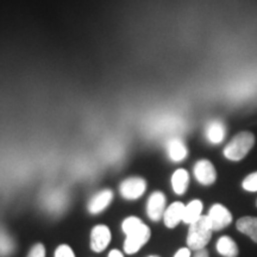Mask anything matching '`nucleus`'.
<instances>
[{
  "instance_id": "1",
  "label": "nucleus",
  "mask_w": 257,
  "mask_h": 257,
  "mask_svg": "<svg viewBox=\"0 0 257 257\" xmlns=\"http://www.w3.org/2000/svg\"><path fill=\"white\" fill-rule=\"evenodd\" d=\"M121 229L126 234L124 242V251L133 255L136 253L150 238V229L140 218L128 217L121 224Z\"/></svg>"
},
{
  "instance_id": "10",
  "label": "nucleus",
  "mask_w": 257,
  "mask_h": 257,
  "mask_svg": "<svg viewBox=\"0 0 257 257\" xmlns=\"http://www.w3.org/2000/svg\"><path fill=\"white\" fill-rule=\"evenodd\" d=\"M185 205L182 202H173L168 208H166L165 214H163V220L167 227L174 229L180 221L184 219Z\"/></svg>"
},
{
  "instance_id": "25",
  "label": "nucleus",
  "mask_w": 257,
  "mask_h": 257,
  "mask_svg": "<svg viewBox=\"0 0 257 257\" xmlns=\"http://www.w3.org/2000/svg\"><path fill=\"white\" fill-rule=\"evenodd\" d=\"M256 205H257V201H256Z\"/></svg>"
},
{
  "instance_id": "4",
  "label": "nucleus",
  "mask_w": 257,
  "mask_h": 257,
  "mask_svg": "<svg viewBox=\"0 0 257 257\" xmlns=\"http://www.w3.org/2000/svg\"><path fill=\"white\" fill-rule=\"evenodd\" d=\"M147 189V182L142 178H130L124 180L119 186L121 197L126 200H136L142 197Z\"/></svg>"
},
{
  "instance_id": "22",
  "label": "nucleus",
  "mask_w": 257,
  "mask_h": 257,
  "mask_svg": "<svg viewBox=\"0 0 257 257\" xmlns=\"http://www.w3.org/2000/svg\"><path fill=\"white\" fill-rule=\"evenodd\" d=\"M194 257H210V255H208L207 250L201 249V250H197V252H195Z\"/></svg>"
},
{
  "instance_id": "13",
  "label": "nucleus",
  "mask_w": 257,
  "mask_h": 257,
  "mask_svg": "<svg viewBox=\"0 0 257 257\" xmlns=\"http://www.w3.org/2000/svg\"><path fill=\"white\" fill-rule=\"evenodd\" d=\"M217 251L224 257H237L238 246L229 236H223L217 242Z\"/></svg>"
},
{
  "instance_id": "12",
  "label": "nucleus",
  "mask_w": 257,
  "mask_h": 257,
  "mask_svg": "<svg viewBox=\"0 0 257 257\" xmlns=\"http://www.w3.org/2000/svg\"><path fill=\"white\" fill-rule=\"evenodd\" d=\"M237 230L257 243V217H242L237 220Z\"/></svg>"
},
{
  "instance_id": "18",
  "label": "nucleus",
  "mask_w": 257,
  "mask_h": 257,
  "mask_svg": "<svg viewBox=\"0 0 257 257\" xmlns=\"http://www.w3.org/2000/svg\"><path fill=\"white\" fill-rule=\"evenodd\" d=\"M243 188L248 192H257V172L251 173L244 179Z\"/></svg>"
},
{
  "instance_id": "16",
  "label": "nucleus",
  "mask_w": 257,
  "mask_h": 257,
  "mask_svg": "<svg viewBox=\"0 0 257 257\" xmlns=\"http://www.w3.org/2000/svg\"><path fill=\"white\" fill-rule=\"evenodd\" d=\"M202 202L200 200H193L189 202L187 206H185L184 219L182 221L186 224H192L201 217Z\"/></svg>"
},
{
  "instance_id": "9",
  "label": "nucleus",
  "mask_w": 257,
  "mask_h": 257,
  "mask_svg": "<svg viewBox=\"0 0 257 257\" xmlns=\"http://www.w3.org/2000/svg\"><path fill=\"white\" fill-rule=\"evenodd\" d=\"M112 199H113V193L110 189H104V191L98 192L96 194L93 195L88 202V212L91 214L100 213L111 204Z\"/></svg>"
},
{
  "instance_id": "5",
  "label": "nucleus",
  "mask_w": 257,
  "mask_h": 257,
  "mask_svg": "<svg viewBox=\"0 0 257 257\" xmlns=\"http://www.w3.org/2000/svg\"><path fill=\"white\" fill-rule=\"evenodd\" d=\"M207 217L213 231L223 230L226 226H229L231 221H232V214L230 213V211L226 207L220 204L213 205L210 208Z\"/></svg>"
},
{
  "instance_id": "2",
  "label": "nucleus",
  "mask_w": 257,
  "mask_h": 257,
  "mask_svg": "<svg viewBox=\"0 0 257 257\" xmlns=\"http://www.w3.org/2000/svg\"><path fill=\"white\" fill-rule=\"evenodd\" d=\"M212 226L207 216H201L194 223L189 224L187 245L192 250H201L207 245L212 237Z\"/></svg>"
},
{
  "instance_id": "19",
  "label": "nucleus",
  "mask_w": 257,
  "mask_h": 257,
  "mask_svg": "<svg viewBox=\"0 0 257 257\" xmlns=\"http://www.w3.org/2000/svg\"><path fill=\"white\" fill-rule=\"evenodd\" d=\"M55 257H75V253L67 244H62V245L57 246L55 250Z\"/></svg>"
},
{
  "instance_id": "14",
  "label": "nucleus",
  "mask_w": 257,
  "mask_h": 257,
  "mask_svg": "<svg viewBox=\"0 0 257 257\" xmlns=\"http://www.w3.org/2000/svg\"><path fill=\"white\" fill-rule=\"evenodd\" d=\"M188 184H189V175L187 170L185 169L175 170L174 174L172 176V186L176 194L179 195L184 194V193L187 191Z\"/></svg>"
},
{
  "instance_id": "8",
  "label": "nucleus",
  "mask_w": 257,
  "mask_h": 257,
  "mask_svg": "<svg viewBox=\"0 0 257 257\" xmlns=\"http://www.w3.org/2000/svg\"><path fill=\"white\" fill-rule=\"evenodd\" d=\"M111 231L106 225H96L91 232V248L93 251L101 252L111 242Z\"/></svg>"
},
{
  "instance_id": "20",
  "label": "nucleus",
  "mask_w": 257,
  "mask_h": 257,
  "mask_svg": "<svg viewBox=\"0 0 257 257\" xmlns=\"http://www.w3.org/2000/svg\"><path fill=\"white\" fill-rule=\"evenodd\" d=\"M28 257H46V248H44L43 244L38 243L32 246Z\"/></svg>"
},
{
  "instance_id": "17",
  "label": "nucleus",
  "mask_w": 257,
  "mask_h": 257,
  "mask_svg": "<svg viewBox=\"0 0 257 257\" xmlns=\"http://www.w3.org/2000/svg\"><path fill=\"white\" fill-rule=\"evenodd\" d=\"M14 249L12 240L5 233L0 232V256H6Z\"/></svg>"
},
{
  "instance_id": "3",
  "label": "nucleus",
  "mask_w": 257,
  "mask_h": 257,
  "mask_svg": "<svg viewBox=\"0 0 257 257\" xmlns=\"http://www.w3.org/2000/svg\"><path fill=\"white\" fill-rule=\"evenodd\" d=\"M255 144V137L249 131H243L236 135L229 144L225 147L224 156L230 161H240L248 155Z\"/></svg>"
},
{
  "instance_id": "23",
  "label": "nucleus",
  "mask_w": 257,
  "mask_h": 257,
  "mask_svg": "<svg viewBox=\"0 0 257 257\" xmlns=\"http://www.w3.org/2000/svg\"><path fill=\"white\" fill-rule=\"evenodd\" d=\"M108 257H124V256L119 250H112V251L108 253Z\"/></svg>"
},
{
  "instance_id": "24",
  "label": "nucleus",
  "mask_w": 257,
  "mask_h": 257,
  "mask_svg": "<svg viewBox=\"0 0 257 257\" xmlns=\"http://www.w3.org/2000/svg\"><path fill=\"white\" fill-rule=\"evenodd\" d=\"M149 257H159V256H149Z\"/></svg>"
},
{
  "instance_id": "11",
  "label": "nucleus",
  "mask_w": 257,
  "mask_h": 257,
  "mask_svg": "<svg viewBox=\"0 0 257 257\" xmlns=\"http://www.w3.org/2000/svg\"><path fill=\"white\" fill-rule=\"evenodd\" d=\"M168 149V156L173 162H181L187 157V148H186L185 143L182 142L179 138H174V140H170L167 146Z\"/></svg>"
},
{
  "instance_id": "7",
  "label": "nucleus",
  "mask_w": 257,
  "mask_h": 257,
  "mask_svg": "<svg viewBox=\"0 0 257 257\" xmlns=\"http://www.w3.org/2000/svg\"><path fill=\"white\" fill-rule=\"evenodd\" d=\"M166 211V197L162 192L152 193L147 204L148 217L154 221H159Z\"/></svg>"
},
{
  "instance_id": "6",
  "label": "nucleus",
  "mask_w": 257,
  "mask_h": 257,
  "mask_svg": "<svg viewBox=\"0 0 257 257\" xmlns=\"http://www.w3.org/2000/svg\"><path fill=\"white\" fill-rule=\"evenodd\" d=\"M194 175L201 185L210 186L217 179V172L211 161L200 160L194 166Z\"/></svg>"
},
{
  "instance_id": "15",
  "label": "nucleus",
  "mask_w": 257,
  "mask_h": 257,
  "mask_svg": "<svg viewBox=\"0 0 257 257\" xmlns=\"http://www.w3.org/2000/svg\"><path fill=\"white\" fill-rule=\"evenodd\" d=\"M206 137L212 144H219L225 137V126L219 120H213L207 125Z\"/></svg>"
},
{
  "instance_id": "21",
  "label": "nucleus",
  "mask_w": 257,
  "mask_h": 257,
  "mask_svg": "<svg viewBox=\"0 0 257 257\" xmlns=\"http://www.w3.org/2000/svg\"><path fill=\"white\" fill-rule=\"evenodd\" d=\"M174 257H191V250H189L188 248L180 249L179 251L175 253Z\"/></svg>"
}]
</instances>
